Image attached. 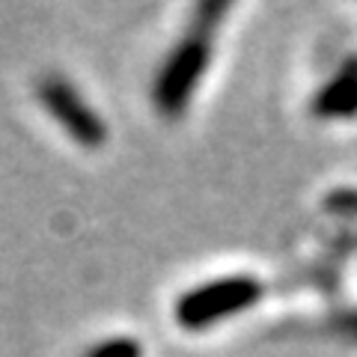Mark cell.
Returning a JSON list of instances; mask_svg holds the SVG:
<instances>
[{
	"label": "cell",
	"instance_id": "cell-1",
	"mask_svg": "<svg viewBox=\"0 0 357 357\" xmlns=\"http://www.w3.org/2000/svg\"><path fill=\"white\" fill-rule=\"evenodd\" d=\"M265 286L248 274H232V277H220V280H208L197 289L188 292L176 301L173 316L176 325L185 331H203L218 325L223 319H232L253 307L262 298Z\"/></svg>",
	"mask_w": 357,
	"mask_h": 357
},
{
	"label": "cell",
	"instance_id": "cell-2",
	"mask_svg": "<svg viewBox=\"0 0 357 357\" xmlns=\"http://www.w3.org/2000/svg\"><path fill=\"white\" fill-rule=\"evenodd\" d=\"M208 60H211V33L194 27L188 36L178 39V45L164 60L152 84V102L161 116L173 119L188 107V102L194 98V89L199 86L208 69Z\"/></svg>",
	"mask_w": 357,
	"mask_h": 357
},
{
	"label": "cell",
	"instance_id": "cell-3",
	"mask_svg": "<svg viewBox=\"0 0 357 357\" xmlns=\"http://www.w3.org/2000/svg\"><path fill=\"white\" fill-rule=\"evenodd\" d=\"M36 98L48 114L60 122V128L69 134L75 143H81L84 149H102L107 143V126L98 110H93L84 96L77 93L60 75H42L36 84Z\"/></svg>",
	"mask_w": 357,
	"mask_h": 357
},
{
	"label": "cell",
	"instance_id": "cell-4",
	"mask_svg": "<svg viewBox=\"0 0 357 357\" xmlns=\"http://www.w3.org/2000/svg\"><path fill=\"white\" fill-rule=\"evenodd\" d=\"M310 114L321 122H342L357 116V54H349L325 84L316 89Z\"/></svg>",
	"mask_w": 357,
	"mask_h": 357
},
{
	"label": "cell",
	"instance_id": "cell-5",
	"mask_svg": "<svg viewBox=\"0 0 357 357\" xmlns=\"http://www.w3.org/2000/svg\"><path fill=\"white\" fill-rule=\"evenodd\" d=\"M84 357H143V345L134 337H110L93 345Z\"/></svg>",
	"mask_w": 357,
	"mask_h": 357
},
{
	"label": "cell",
	"instance_id": "cell-6",
	"mask_svg": "<svg viewBox=\"0 0 357 357\" xmlns=\"http://www.w3.org/2000/svg\"><path fill=\"white\" fill-rule=\"evenodd\" d=\"M227 13H229V3H203V6H197V13H194V27L211 33V30L220 24V18L227 15Z\"/></svg>",
	"mask_w": 357,
	"mask_h": 357
},
{
	"label": "cell",
	"instance_id": "cell-7",
	"mask_svg": "<svg viewBox=\"0 0 357 357\" xmlns=\"http://www.w3.org/2000/svg\"><path fill=\"white\" fill-rule=\"evenodd\" d=\"M325 206L331 211H337V215H357V191H351V188L333 191V194H328Z\"/></svg>",
	"mask_w": 357,
	"mask_h": 357
}]
</instances>
